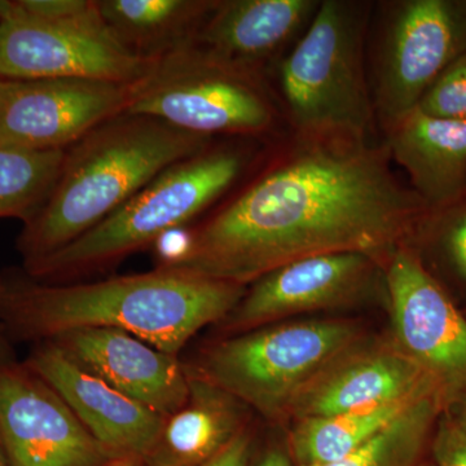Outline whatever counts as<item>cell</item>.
I'll use <instances>...</instances> for the list:
<instances>
[{"label": "cell", "instance_id": "1", "mask_svg": "<svg viewBox=\"0 0 466 466\" xmlns=\"http://www.w3.org/2000/svg\"><path fill=\"white\" fill-rule=\"evenodd\" d=\"M201 225L179 271L249 287L278 267L330 253L385 265L429 213L395 174L383 140L288 131Z\"/></svg>", "mask_w": 466, "mask_h": 466}, {"label": "cell", "instance_id": "2", "mask_svg": "<svg viewBox=\"0 0 466 466\" xmlns=\"http://www.w3.org/2000/svg\"><path fill=\"white\" fill-rule=\"evenodd\" d=\"M247 288L164 268L91 283L48 284L26 274L0 276V323L9 337L36 343L73 330H124L179 355L198 330L219 324Z\"/></svg>", "mask_w": 466, "mask_h": 466}, {"label": "cell", "instance_id": "3", "mask_svg": "<svg viewBox=\"0 0 466 466\" xmlns=\"http://www.w3.org/2000/svg\"><path fill=\"white\" fill-rule=\"evenodd\" d=\"M216 140L130 113L97 126L66 148L50 196L24 223L17 240L24 268L81 238L162 171Z\"/></svg>", "mask_w": 466, "mask_h": 466}, {"label": "cell", "instance_id": "4", "mask_svg": "<svg viewBox=\"0 0 466 466\" xmlns=\"http://www.w3.org/2000/svg\"><path fill=\"white\" fill-rule=\"evenodd\" d=\"M256 140L225 139L177 162L115 213L47 258L26 267L42 283L66 284L149 249L162 233L189 226L250 173L262 156Z\"/></svg>", "mask_w": 466, "mask_h": 466}, {"label": "cell", "instance_id": "5", "mask_svg": "<svg viewBox=\"0 0 466 466\" xmlns=\"http://www.w3.org/2000/svg\"><path fill=\"white\" fill-rule=\"evenodd\" d=\"M373 8L366 0H321L276 66L274 90L293 133L380 140L367 66Z\"/></svg>", "mask_w": 466, "mask_h": 466}, {"label": "cell", "instance_id": "6", "mask_svg": "<svg viewBox=\"0 0 466 466\" xmlns=\"http://www.w3.org/2000/svg\"><path fill=\"white\" fill-rule=\"evenodd\" d=\"M126 113L213 139L272 143L289 131L271 82L225 66L193 43L157 58Z\"/></svg>", "mask_w": 466, "mask_h": 466}, {"label": "cell", "instance_id": "7", "mask_svg": "<svg viewBox=\"0 0 466 466\" xmlns=\"http://www.w3.org/2000/svg\"><path fill=\"white\" fill-rule=\"evenodd\" d=\"M361 341V328L352 321L275 323L227 336L187 367L268 421L281 422L299 392Z\"/></svg>", "mask_w": 466, "mask_h": 466}, {"label": "cell", "instance_id": "8", "mask_svg": "<svg viewBox=\"0 0 466 466\" xmlns=\"http://www.w3.org/2000/svg\"><path fill=\"white\" fill-rule=\"evenodd\" d=\"M367 42L368 78L380 134L419 106L466 52V0L375 3Z\"/></svg>", "mask_w": 466, "mask_h": 466}, {"label": "cell", "instance_id": "9", "mask_svg": "<svg viewBox=\"0 0 466 466\" xmlns=\"http://www.w3.org/2000/svg\"><path fill=\"white\" fill-rule=\"evenodd\" d=\"M156 61L121 45L95 7L82 16L43 20L20 14L9 0L0 23V79L84 78L135 84Z\"/></svg>", "mask_w": 466, "mask_h": 466}, {"label": "cell", "instance_id": "10", "mask_svg": "<svg viewBox=\"0 0 466 466\" xmlns=\"http://www.w3.org/2000/svg\"><path fill=\"white\" fill-rule=\"evenodd\" d=\"M392 342L438 383L447 407L466 400V317L444 285L404 244L383 265Z\"/></svg>", "mask_w": 466, "mask_h": 466}, {"label": "cell", "instance_id": "11", "mask_svg": "<svg viewBox=\"0 0 466 466\" xmlns=\"http://www.w3.org/2000/svg\"><path fill=\"white\" fill-rule=\"evenodd\" d=\"M139 82L2 79L0 144L29 149L69 148L97 126L127 112Z\"/></svg>", "mask_w": 466, "mask_h": 466}, {"label": "cell", "instance_id": "12", "mask_svg": "<svg viewBox=\"0 0 466 466\" xmlns=\"http://www.w3.org/2000/svg\"><path fill=\"white\" fill-rule=\"evenodd\" d=\"M0 446L9 466H103L116 458L25 363L0 366Z\"/></svg>", "mask_w": 466, "mask_h": 466}, {"label": "cell", "instance_id": "13", "mask_svg": "<svg viewBox=\"0 0 466 466\" xmlns=\"http://www.w3.org/2000/svg\"><path fill=\"white\" fill-rule=\"evenodd\" d=\"M383 279V266L363 253L319 254L272 269L250 284L219 328L233 336L308 312L352 305Z\"/></svg>", "mask_w": 466, "mask_h": 466}, {"label": "cell", "instance_id": "14", "mask_svg": "<svg viewBox=\"0 0 466 466\" xmlns=\"http://www.w3.org/2000/svg\"><path fill=\"white\" fill-rule=\"evenodd\" d=\"M437 392L443 395L438 383L392 339L372 345L361 341L339 355L299 392L287 420L339 415Z\"/></svg>", "mask_w": 466, "mask_h": 466}, {"label": "cell", "instance_id": "15", "mask_svg": "<svg viewBox=\"0 0 466 466\" xmlns=\"http://www.w3.org/2000/svg\"><path fill=\"white\" fill-rule=\"evenodd\" d=\"M24 363L63 398L92 437L116 456H148L165 419L116 390L57 343H38Z\"/></svg>", "mask_w": 466, "mask_h": 466}, {"label": "cell", "instance_id": "16", "mask_svg": "<svg viewBox=\"0 0 466 466\" xmlns=\"http://www.w3.org/2000/svg\"><path fill=\"white\" fill-rule=\"evenodd\" d=\"M321 0H217L193 45L219 63L271 82Z\"/></svg>", "mask_w": 466, "mask_h": 466}, {"label": "cell", "instance_id": "17", "mask_svg": "<svg viewBox=\"0 0 466 466\" xmlns=\"http://www.w3.org/2000/svg\"><path fill=\"white\" fill-rule=\"evenodd\" d=\"M95 375L131 400L167 417L189 395V375L177 355L167 354L124 330H73L54 341Z\"/></svg>", "mask_w": 466, "mask_h": 466}, {"label": "cell", "instance_id": "18", "mask_svg": "<svg viewBox=\"0 0 466 466\" xmlns=\"http://www.w3.org/2000/svg\"><path fill=\"white\" fill-rule=\"evenodd\" d=\"M382 140L408 186L431 210L466 196V121L416 108L383 131Z\"/></svg>", "mask_w": 466, "mask_h": 466}, {"label": "cell", "instance_id": "19", "mask_svg": "<svg viewBox=\"0 0 466 466\" xmlns=\"http://www.w3.org/2000/svg\"><path fill=\"white\" fill-rule=\"evenodd\" d=\"M187 370L188 400L165 419L161 434L146 458L148 466L204 465L249 426V408L188 367Z\"/></svg>", "mask_w": 466, "mask_h": 466}, {"label": "cell", "instance_id": "20", "mask_svg": "<svg viewBox=\"0 0 466 466\" xmlns=\"http://www.w3.org/2000/svg\"><path fill=\"white\" fill-rule=\"evenodd\" d=\"M113 36L148 60L192 43L217 0H96Z\"/></svg>", "mask_w": 466, "mask_h": 466}, {"label": "cell", "instance_id": "21", "mask_svg": "<svg viewBox=\"0 0 466 466\" xmlns=\"http://www.w3.org/2000/svg\"><path fill=\"white\" fill-rule=\"evenodd\" d=\"M433 395L441 394L437 392L339 415L299 420L291 425L285 443L297 466L330 464L354 452L410 408Z\"/></svg>", "mask_w": 466, "mask_h": 466}, {"label": "cell", "instance_id": "22", "mask_svg": "<svg viewBox=\"0 0 466 466\" xmlns=\"http://www.w3.org/2000/svg\"><path fill=\"white\" fill-rule=\"evenodd\" d=\"M447 410L441 395L425 398L346 458L318 466H420Z\"/></svg>", "mask_w": 466, "mask_h": 466}, {"label": "cell", "instance_id": "23", "mask_svg": "<svg viewBox=\"0 0 466 466\" xmlns=\"http://www.w3.org/2000/svg\"><path fill=\"white\" fill-rule=\"evenodd\" d=\"M66 149H29L0 144V218L26 223L54 188Z\"/></svg>", "mask_w": 466, "mask_h": 466}, {"label": "cell", "instance_id": "24", "mask_svg": "<svg viewBox=\"0 0 466 466\" xmlns=\"http://www.w3.org/2000/svg\"><path fill=\"white\" fill-rule=\"evenodd\" d=\"M431 244L451 274L466 284V196L447 207L429 210L412 244Z\"/></svg>", "mask_w": 466, "mask_h": 466}, {"label": "cell", "instance_id": "25", "mask_svg": "<svg viewBox=\"0 0 466 466\" xmlns=\"http://www.w3.org/2000/svg\"><path fill=\"white\" fill-rule=\"evenodd\" d=\"M416 108L437 118L466 121V52L435 79Z\"/></svg>", "mask_w": 466, "mask_h": 466}, {"label": "cell", "instance_id": "26", "mask_svg": "<svg viewBox=\"0 0 466 466\" xmlns=\"http://www.w3.org/2000/svg\"><path fill=\"white\" fill-rule=\"evenodd\" d=\"M429 459L434 466H466V431L449 412L435 426Z\"/></svg>", "mask_w": 466, "mask_h": 466}, {"label": "cell", "instance_id": "27", "mask_svg": "<svg viewBox=\"0 0 466 466\" xmlns=\"http://www.w3.org/2000/svg\"><path fill=\"white\" fill-rule=\"evenodd\" d=\"M193 247V227L180 226L159 235L149 248L156 268L173 269L188 258Z\"/></svg>", "mask_w": 466, "mask_h": 466}, {"label": "cell", "instance_id": "28", "mask_svg": "<svg viewBox=\"0 0 466 466\" xmlns=\"http://www.w3.org/2000/svg\"><path fill=\"white\" fill-rule=\"evenodd\" d=\"M12 5L26 16L43 20H66L82 16L95 7V0H11Z\"/></svg>", "mask_w": 466, "mask_h": 466}, {"label": "cell", "instance_id": "29", "mask_svg": "<svg viewBox=\"0 0 466 466\" xmlns=\"http://www.w3.org/2000/svg\"><path fill=\"white\" fill-rule=\"evenodd\" d=\"M256 450V437L250 426H247L235 440L201 466H249Z\"/></svg>", "mask_w": 466, "mask_h": 466}, {"label": "cell", "instance_id": "30", "mask_svg": "<svg viewBox=\"0 0 466 466\" xmlns=\"http://www.w3.org/2000/svg\"><path fill=\"white\" fill-rule=\"evenodd\" d=\"M249 466H297L291 459L287 443H269L265 449L254 450Z\"/></svg>", "mask_w": 466, "mask_h": 466}, {"label": "cell", "instance_id": "31", "mask_svg": "<svg viewBox=\"0 0 466 466\" xmlns=\"http://www.w3.org/2000/svg\"><path fill=\"white\" fill-rule=\"evenodd\" d=\"M14 354H12L11 345H9V336L7 330L5 329L0 323V366L14 361Z\"/></svg>", "mask_w": 466, "mask_h": 466}, {"label": "cell", "instance_id": "32", "mask_svg": "<svg viewBox=\"0 0 466 466\" xmlns=\"http://www.w3.org/2000/svg\"><path fill=\"white\" fill-rule=\"evenodd\" d=\"M103 466H148V464L142 456L126 455L116 456Z\"/></svg>", "mask_w": 466, "mask_h": 466}, {"label": "cell", "instance_id": "33", "mask_svg": "<svg viewBox=\"0 0 466 466\" xmlns=\"http://www.w3.org/2000/svg\"><path fill=\"white\" fill-rule=\"evenodd\" d=\"M447 412H449L450 415L456 420V422H458V424L466 431V400L460 401L456 406L450 408Z\"/></svg>", "mask_w": 466, "mask_h": 466}, {"label": "cell", "instance_id": "34", "mask_svg": "<svg viewBox=\"0 0 466 466\" xmlns=\"http://www.w3.org/2000/svg\"><path fill=\"white\" fill-rule=\"evenodd\" d=\"M8 8L9 0H0V23H2L3 18L7 15Z\"/></svg>", "mask_w": 466, "mask_h": 466}, {"label": "cell", "instance_id": "35", "mask_svg": "<svg viewBox=\"0 0 466 466\" xmlns=\"http://www.w3.org/2000/svg\"><path fill=\"white\" fill-rule=\"evenodd\" d=\"M0 466H9L7 456H5V451L0 446Z\"/></svg>", "mask_w": 466, "mask_h": 466}, {"label": "cell", "instance_id": "36", "mask_svg": "<svg viewBox=\"0 0 466 466\" xmlns=\"http://www.w3.org/2000/svg\"><path fill=\"white\" fill-rule=\"evenodd\" d=\"M420 466H434L433 462L431 461V459H426L424 462H422Z\"/></svg>", "mask_w": 466, "mask_h": 466}, {"label": "cell", "instance_id": "37", "mask_svg": "<svg viewBox=\"0 0 466 466\" xmlns=\"http://www.w3.org/2000/svg\"><path fill=\"white\" fill-rule=\"evenodd\" d=\"M0 81H2V79H0Z\"/></svg>", "mask_w": 466, "mask_h": 466}]
</instances>
